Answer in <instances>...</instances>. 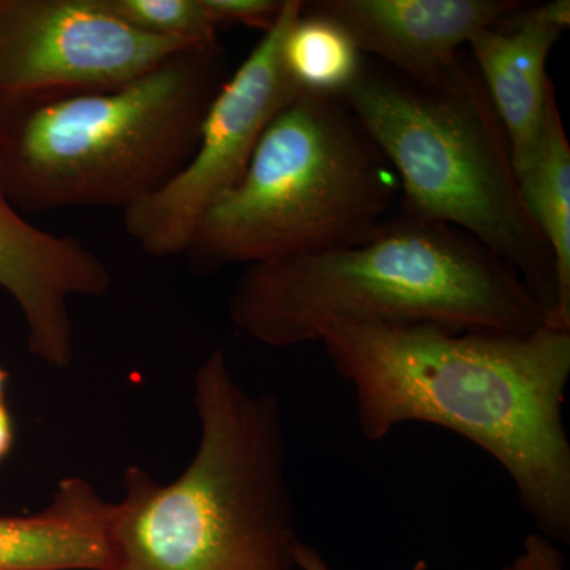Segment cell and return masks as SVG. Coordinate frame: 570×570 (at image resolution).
I'll return each instance as SVG.
<instances>
[{"instance_id":"11","label":"cell","mask_w":570,"mask_h":570,"mask_svg":"<svg viewBox=\"0 0 570 570\" xmlns=\"http://www.w3.org/2000/svg\"><path fill=\"white\" fill-rule=\"evenodd\" d=\"M569 24V0H553L532 9L523 7L469 40L472 62L508 134L513 168L527 159L542 129L554 92L547 59Z\"/></svg>"},{"instance_id":"5","label":"cell","mask_w":570,"mask_h":570,"mask_svg":"<svg viewBox=\"0 0 570 570\" xmlns=\"http://www.w3.org/2000/svg\"><path fill=\"white\" fill-rule=\"evenodd\" d=\"M344 100L401 186L400 209L459 228L512 266L546 307L558 303L553 253L521 200L512 151L471 56L431 80L365 58Z\"/></svg>"},{"instance_id":"8","label":"cell","mask_w":570,"mask_h":570,"mask_svg":"<svg viewBox=\"0 0 570 570\" xmlns=\"http://www.w3.org/2000/svg\"><path fill=\"white\" fill-rule=\"evenodd\" d=\"M187 50L100 0H0V102L116 88Z\"/></svg>"},{"instance_id":"1","label":"cell","mask_w":570,"mask_h":570,"mask_svg":"<svg viewBox=\"0 0 570 570\" xmlns=\"http://www.w3.org/2000/svg\"><path fill=\"white\" fill-rule=\"evenodd\" d=\"M354 387L367 441L425 422L448 428L508 472L524 512L551 540H570V441L562 406L570 332L340 325L321 337Z\"/></svg>"},{"instance_id":"16","label":"cell","mask_w":570,"mask_h":570,"mask_svg":"<svg viewBox=\"0 0 570 570\" xmlns=\"http://www.w3.org/2000/svg\"><path fill=\"white\" fill-rule=\"evenodd\" d=\"M204 3L217 29L239 24L264 32L273 28L284 7V0H204Z\"/></svg>"},{"instance_id":"18","label":"cell","mask_w":570,"mask_h":570,"mask_svg":"<svg viewBox=\"0 0 570 570\" xmlns=\"http://www.w3.org/2000/svg\"><path fill=\"white\" fill-rule=\"evenodd\" d=\"M295 564L299 570H332L325 558L314 547L306 546L302 540L295 549ZM412 570H428V562L419 560Z\"/></svg>"},{"instance_id":"12","label":"cell","mask_w":570,"mask_h":570,"mask_svg":"<svg viewBox=\"0 0 570 570\" xmlns=\"http://www.w3.org/2000/svg\"><path fill=\"white\" fill-rule=\"evenodd\" d=\"M116 502L66 478L32 515H0V570H111Z\"/></svg>"},{"instance_id":"3","label":"cell","mask_w":570,"mask_h":570,"mask_svg":"<svg viewBox=\"0 0 570 570\" xmlns=\"http://www.w3.org/2000/svg\"><path fill=\"white\" fill-rule=\"evenodd\" d=\"M194 407L200 438L178 478L124 472L111 570H295L279 397L247 390L216 348L195 371Z\"/></svg>"},{"instance_id":"14","label":"cell","mask_w":570,"mask_h":570,"mask_svg":"<svg viewBox=\"0 0 570 570\" xmlns=\"http://www.w3.org/2000/svg\"><path fill=\"white\" fill-rule=\"evenodd\" d=\"M284 67L302 94L340 97L360 77L365 56L346 29L303 7L285 36Z\"/></svg>"},{"instance_id":"4","label":"cell","mask_w":570,"mask_h":570,"mask_svg":"<svg viewBox=\"0 0 570 570\" xmlns=\"http://www.w3.org/2000/svg\"><path fill=\"white\" fill-rule=\"evenodd\" d=\"M228 75L220 41L171 56L116 88L0 102V176L22 214L129 208L197 148Z\"/></svg>"},{"instance_id":"10","label":"cell","mask_w":570,"mask_h":570,"mask_svg":"<svg viewBox=\"0 0 570 570\" xmlns=\"http://www.w3.org/2000/svg\"><path fill=\"white\" fill-rule=\"evenodd\" d=\"M515 0H321L306 9L346 29L363 56L414 80L452 66L475 32L523 9Z\"/></svg>"},{"instance_id":"20","label":"cell","mask_w":570,"mask_h":570,"mask_svg":"<svg viewBox=\"0 0 570 570\" xmlns=\"http://www.w3.org/2000/svg\"><path fill=\"white\" fill-rule=\"evenodd\" d=\"M10 374L0 366V401L6 400V387L9 382Z\"/></svg>"},{"instance_id":"7","label":"cell","mask_w":570,"mask_h":570,"mask_svg":"<svg viewBox=\"0 0 570 570\" xmlns=\"http://www.w3.org/2000/svg\"><path fill=\"white\" fill-rule=\"evenodd\" d=\"M305 2L283 11L213 100L197 148L163 189L124 209V228L153 257L186 254L208 209L242 181L258 142L277 115L299 96L284 67L285 36Z\"/></svg>"},{"instance_id":"13","label":"cell","mask_w":570,"mask_h":570,"mask_svg":"<svg viewBox=\"0 0 570 570\" xmlns=\"http://www.w3.org/2000/svg\"><path fill=\"white\" fill-rule=\"evenodd\" d=\"M513 170L521 200L557 265L558 303L549 326L570 332V146L554 92L538 140Z\"/></svg>"},{"instance_id":"2","label":"cell","mask_w":570,"mask_h":570,"mask_svg":"<svg viewBox=\"0 0 570 570\" xmlns=\"http://www.w3.org/2000/svg\"><path fill=\"white\" fill-rule=\"evenodd\" d=\"M228 316L275 348L316 343L340 325L528 333L549 322L497 254L403 209L358 245L247 266L228 296Z\"/></svg>"},{"instance_id":"9","label":"cell","mask_w":570,"mask_h":570,"mask_svg":"<svg viewBox=\"0 0 570 570\" xmlns=\"http://www.w3.org/2000/svg\"><path fill=\"white\" fill-rule=\"evenodd\" d=\"M110 269L69 235L41 230L11 204L0 176V288L20 309L28 346L51 367L73 362L70 299L110 291Z\"/></svg>"},{"instance_id":"17","label":"cell","mask_w":570,"mask_h":570,"mask_svg":"<svg viewBox=\"0 0 570 570\" xmlns=\"http://www.w3.org/2000/svg\"><path fill=\"white\" fill-rule=\"evenodd\" d=\"M566 558L554 540L532 532L523 542L519 557L504 570H564Z\"/></svg>"},{"instance_id":"6","label":"cell","mask_w":570,"mask_h":570,"mask_svg":"<svg viewBox=\"0 0 570 570\" xmlns=\"http://www.w3.org/2000/svg\"><path fill=\"white\" fill-rule=\"evenodd\" d=\"M395 168L340 97L299 94L186 250L195 275L366 242L400 212Z\"/></svg>"},{"instance_id":"19","label":"cell","mask_w":570,"mask_h":570,"mask_svg":"<svg viewBox=\"0 0 570 570\" xmlns=\"http://www.w3.org/2000/svg\"><path fill=\"white\" fill-rule=\"evenodd\" d=\"M14 442L13 419H11L6 400L0 401V463L9 456Z\"/></svg>"},{"instance_id":"15","label":"cell","mask_w":570,"mask_h":570,"mask_svg":"<svg viewBox=\"0 0 570 570\" xmlns=\"http://www.w3.org/2000/svg\"><path fill=\"white\" fill-rule=\"evenodd\" d=\"M105 9L134 29L190 48L219 41L204 0H100Z\"/></svg>"}]
</instances>
